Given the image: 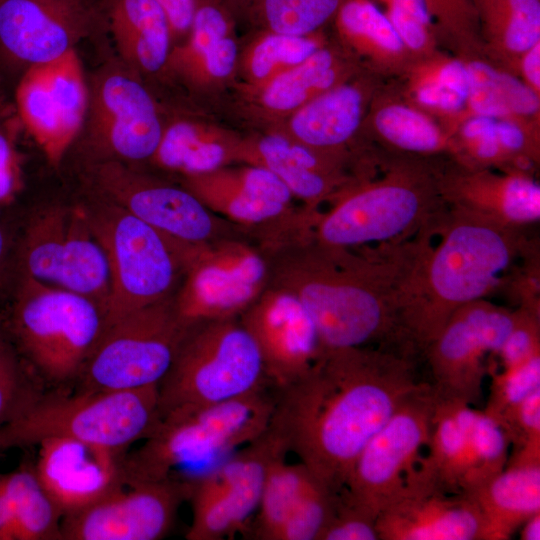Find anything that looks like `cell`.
Segmentation results:
<instances>
[{
	"label": "cell",
	"instance_id": "1",
	"mask_svg": "<svg viewBox=\"0 0 540 540\" xmlns=\"http://www.w3.org/2000/svg\"><path fill=\"white\" fill-rule=\"evenodd\" d=\"M420 361L383 347L325 349L304 376L277 391L270 425L317 481L339 492L368 441L428 382Z\"/></svg>",
	"mask_w": 540,
	"mask_h": 540
},
{
	"label": "cell",
	"instance_id": "2",
	"mask_svg": "<svg viewBox=\"0 0 540 540\" xmlns=\"http://www.w3.org/2000/svg\"><path fill=\"white\" fill-rule=\"evenodd\" d=\"M424 238L357 248L328 246L309 226L263 243L268 285L293 294L325 349L383 347L415 355L403 327L407 281Z\"/></svg>",
	"mask_w": 540,
	"mask_h": 540
},
{
	"label": "cell",
	"instance_id": "3",
	"mask_svg": "<svg viewBox=\"0 0 540 540\" xmlns=\"http://www.w3.org/2000/svg\"><path fill=\"white\" fill-rule=\"evenodd\" d=\"M524 230L447 207L407 283L404 332L421 359L458 308L500 287L531 240Z\"/></svg>",
	"mask_w": 540,
	"mask_h": 540
},
{
	"label": "cell",
	"instance_id": "4",
	"mask_svg": "<svg viewBox=\"0 0 540 540\" xmlns=\"http://www.w3.org/2000/svg\"><path fill=\"white\" fill-rule=\"evenodd\" d=\"M442 157L382 149L376 169L344 190L310 221L311 236L328 246L357 248L404 241L437 226L447 209L439 191Z\"/></svg>",
	"mask_w": 540,
	"mask_h": 540
},
{
	"label": "cell",
	"instance_id": "5",
	"mask_svg": "<svg viewBox=\"0 0 540 540\" xmlns=\"http://www.w3.org/2000/svg\"><path fill=\"white\" fill-rule=\"evenodd\" d=\"M277 391L268 386L226 402L165 412L144 443L125 454L124 483L178 478L181 469L197 464H210L211 469L220 457L267 429Z\"/></svg>",
	"mask_w": 540,
	"mask_h": 540
},
{
	"label": "cell",
	"instance_id": "6",
	"mask_svg": "<svg viewBox=\"0 0 540 540\" xmlns=\"http://www.w3.org/2000/svg\"><path fill=\"white\" fill-rule=\"evenodd\" d=\"M158 385L132 390L43 393L0 427V448H25L62 437L127 453L160 418Z\"/></svg>",
	"mask_w": 540,
	"mask_h": 540
},
{
	"label": "cell",
	"instance_id": "7",
	"mask_svg": "<svg viewBox=\"0 0 540 540\" xmlns=\"http://www.w3.org/2000/svg\"><path fill=\"white\" fill-rule=\"evenodd\" d=\"M273 386L259 347L239 317L192 324L158 384V409L226 402Z\"/></svg>",
	"mask_w": 540,
	"mask_h": 540
},
{
	"label": "cell",
	"instance_id": "8",
	"mask_svg": "<svg viewBox=\"0 0 540 540\" xmlns=\"http://www.w3.org/2000/svg\"><path fill=\"white\" fill-rule=\"evenodd\" d=\"M87 214L109 267L104 328L173 296L183 274L185 242L159 232L109 201L87 209Z\"/></svg>",
	"mask_w": 540,
	"mask_h": 540
},
{
	"label": "cell",
	"instance_id": "9",
	"mask_svg": "<svg viewBox=\"0 0 540 540\" xmlns=\"http://www.w3.org/2000/svg\"><path fill=\"white\" fill-rule=\"evenodd\" d=\"M104 329L92 299L27 275L18 287L12 330L35 370L51 384L78 380Z\"/></svg>",
	"mask_w": 540,
	"mask_h": 540
},
{
	"label": "cell",
	"instance_id": "10",
	"mask_svg": "<svg viewBox=\"0 0 540 540\" xmlns=\"http://www.w3.org/2000/svg\"><path fill=\"white\" fill-rule=\"evenodd\" d=\"M182 265L172 301L186 326L240 317L268 285L265 249L250 232L210 243H185Z\"/></svg>",
	"mask_w": 540,
	"mask_h": 540
},
{
	"label": "cell",
	"instance_id": "11",
	"mask_svg": "<svg viewBox=\"0 0 540 540\" xmlns=\"http://www.w3.org/2000/svg\"><path fill=\"white\" fill-rule=\"evenodd\" d=\"M172 297L106 326L78 378V390H132L158 385L188 330Z\"/></svg>",
	"mask_w": 540,
	"mask_h": 540
},
{
	"label": "cell",
	"instance_id": "12",
	"mask_svg": "<svg viewBox=\"0 0 540 540\" xmlns=\"http://www.w3.org/2000/svg\"><path fill=\"white\" fill-rule=\"evenodd\" d=\"M24 275L96 302L103 311L110 274L87 209L54 206L30 220L22 242Z\"/></svg>",
	"mask_w": 540,
	"mask_h": 540
},
{
	"label": "cell",
	"instance_id": "13",
	"mask_svg": "<svg viewBox=\"0 0 540 540\" xmlns=\"http://www.w3.org/2000/svg\"><path fill=\"white\" fill-rule=\"evenodd\" d=\"M288 448L270 425L256 439L192 480L188 540H222L249 530L273 462Z\"/></svg>",
	"mask_w": 540,
	"mask_h": 540
},
{
	"label": "cell",
	"instance_id": "14",
	"mask_svg": "<svg viewBox=\"0 0 540 540\" xmlns=\"http://www.w3.org/2000/svg\"><path fill=\"white\" fill-rule=\"evenodd\" d=\"M515 312L485 298L458 308L422 355L437 398L477 405L483 380L514 323Z\"/></svg>",
	"mask_w": 540,
	"mask_h": 540
},
{
	"label": "cell",
	"instance_id": "15",
	"mask_svg": "<svg viewBox=\"0 0 540 540\" xmlns=\"http://www.w3.org/2000/svg\"><path fill=\"white\" fill-rule=\"evenodd\" d=\"M437 397L430 384L411 393L358 455L344 489L379 514L418 469L427 446Z\"/></svg>",
	"mask_w": 540,
	"mask_h": 540
},
{
	"label": "cell",
	"instance_id": "16",
	"mask_svg": "<svg viewBox=\"0 0 540 540\" xmlns=\"http://www.w3.org/2000/svg\"><path fill=\"white\" fill-rule=\"evenodd\" d=\"M19 118L57 166L79 134L89 96L81 61L72 49L44 63L28 66L15 91Z\"/></svg>",
	"mask_w": 540,
	"mask_h": 540
},
{
	"label": "cell",
	"instance_id": "17",
	"mask_svg": "<svg viewBox=\"0 0 540 540\" xmlns=\"http://www.w3.org/2000/svg\"><path fill=\"white\" fill-rule=\"evenodd\" d=\"M192 481L167 478L123 484L61 521V540H159L190 498Z\"/></svg>",
	"mask_w": 540,
	"mask_h": 540
},
{
	"label": "cell",
	"instance_id": "18",
	"mask_svg": "<svg viewBox=\"0 0 540 540\" xmlns=\"http://www.w3.org/2000/svg\"><path fill=\"white\" fill-rule=\"evenodd\" d=\"M96 180L109 202L173 239L204 244L248 232L214 213L185 187L149 180L116 163L100 167Z\"/></svg>",
	"mask_w": 540,
	"mask_h": 540
},
{
	"label": "cell",
	"instance_id": "19",
	"mask_svg": "<svg viewBox=\"0 0 540 540\" xmlns=\"http://www.w3.org/2000/svg\"><path fill=\"white\" fill-rule=\"evenodd\" d=\"M184 186L210 210L249 231L260 242L305 221L307 211L272 171L250 164L185 178Z\"/></svg>",
	"mask_w": 540,
	"mask_h": 540
},
{
	"label": "cell",
	"instance_id": "20",
	"mask_svg": "<svg viewBox=\"0 0 540 540\" xmlns=\"http://www.w3.org/2000/svg\"><path fill=\"white\" fill-rule=\"evenodd\" d=\"M239 318L255 339L277 390L304 376L324 351L309 314L282 288L267 285Z\"/></svg>",
	"mask_w": 540,
	"mask_h": 540
},
{
	"label": "cell",
	"instance_id": "21",
	"mask_svg": "<svg viewBox=\"0 0 540 540\" xmlns=\"http://www.w3.org/2000/svg\"><path fill=\"white\" fill-rule=\"evenodd\" d=\"M99 19L94 0H0V49L28 66L54 60Z\"/></svg>",
	"mask_w": 540,
	"mask_h": 540
},
{
	"label": "cell",
	"instance_id": "22",
	"mask_svg": "<svg viewBox=\"0 0 540 540\" xmlns=\"http://www.w3.org/2000/svg\"><path fill=\"white\" fill-rule=\"evenodd\" d=\"M379 540H485V522L465 493L447 492L418 469L377 516Z\"/></svg>",
	"mask_w": 540,
	"mask_h": 540
},
{
	"label": "cell",
	"instance_id": "23",
	"mask_svg": "<svg viewBox=\"0 0 540 540\" xmlns=\"http://www.w3.org/2000/svg\"><path fill=\"white\" fill-rule=\"evenodd\" d=\"M38 447L35 473L63 517L125 484L126 453L62 437L44 439Z\"/></svg>",
	"mask_w": 540,
	"mask_h": 540
},
{
	"label": "cell",
	"instance_id": "24",
	"mask_svg": "<svg viewBox=\"0 0 540 540\" xmlns=\"http://www.w3.org/2000/svg\"><path fill=\"white\" fill-rule=\"evenodd\" d=\"M88 109L90 130L100 148L126 160L153 157L164 129L152 97L132 76L122 72L102 76Z\"/></svg>",
	"mask_w": 540,
	"mask_h": 540
},
{
	"label": "cell",
	"instance_id": "25",
	"mask_svg": "<svg viewBox=\"0 0 540 540\" xmlns=\"http://www.w3.org/2000/svg\"><path fill=\"white\" fill-rule=\"evenodd\" d=\"M438 184L449 208L515 228L539 221L540 186L533 175L467 167L447 157Z\"/></svg>",
	"mask_w": 540,
	"mask_h": 540
},
{
	"label": "cell",
	"instance_id": "26",
	"mask_svg": "<svg viewBox=\"0 0 540 540\" xmlns=\"http://www.w3.org/2000/svg\"><path fill=\"white\" fill-rule=\"evenodd\" d=\"M381 78L368 69L313 98L292 113L288 136L312 149L352 160L347 147L384 84Z\"/></svg>",
	"mask_w": 540,
	"mask_h": 540
},
{
	"label": "cell",
	"instance_id": "27",
	"mask_svg": "<svg viewBox=\"0 0 540 540\" xmlns=\"http://www.w3.org/2000/svg\"><path fill=\"white\" fill-rule=\"evenodd\" d=\"M241 155L272 171L313 214L359 180L346 171L352 160L312 149L282 134L262 137L254 150H243Z\"/></svg>",
	"mask_w": 540,
	"mask_h": 540
},
{
	"label": "cell",
	"instance_id": "28",
	"mask_svg": "<svg viewBox=\"0 0 540 540\" xmlns=\"http://www.w3.org/2000/svg\"><path fill=\"white\" fill-rule=\"evenodd\" d=\"M465 494L483 515L485 540L510 539L540 512V456L510 455L503 471Z\"/></svg>",
	"mask_w": 540,
	"mask_h": 540
},
{
	"label": "cell",
	"instance_id": "29",
	"mask_svg": "<svg viewBox=\"0 0 540 540\" xmlns=\"http://www.w3.org/2000/svg\"><path fill=\"white\" fill-rule=\"evenodd\" d=\"M367 117L383 150L420 157L451 158L454 154L453 135L432 116L409 103L397 87L383 84Z\"/></svg>",
	"mask_w": 540,
	"mask_h": 540
},
{
	"label": "cell",
	"instance_id": "30",
	"mask_svg": "<svg viewBox=\"0 0 540 540\" xmlns=\"http://www.w3.org/2000/svg\"><path fill=\"white\" fill-rule=\"evenodd\" d=\"M334 20L342 41L383 78L401 76L414 61L373 0H343Z\"/></svg>",
	"mask_w": 540,
	"mask_h": 540
},
{
	"label": "cell",
	"instance_id": "31",
	"mask_svg": "<svg viewBox=\"0 0 540 540\" xmlns=\"http://www.w3.org/2000/svg\"><path fill=\"white\" fill-rule=\"evenodd\" d=\"M459 57L466 65L470 80L467 117L485 116L540 126V95L517 75L483 53Z\"/></svg>",
	"mask_w": 540,
	"mask_h": 540
},
{
	"label": "cell",
	"instance_id": "32",
	"mask_svg": "<svg viewBox=\"0 0 540 540\" xmlns=\"http://www.w3.org/2000/svg\"><path fill=\"white\" fill-rule=\"evenodd\" d=\"M107 19L117 49L129 65L145 72L165 66L172 35L155 0H109Z\"/></svg>",
	"mask_w": 540,
	"mask_h": 540
},
{
	"label": "cell",
	"instance_id": "33",
	"mask_svg": "<svg viewBox=\"0 0 540 540\" xmlns=\"http://www.w3.org/2000/svg\"><path fill=\"white\" fill-rule=\"evenodd\" d=\"M483 53L515 73L519 57L540 42V0H476Z\"/></svg>",
	"mask_w": 540,
	"mask_h": 540
},
{
	"label": "cell",
	"instance_id": "34",
	"mask_svg": "<svg viewBox=\"0 0 540 540\" xmlns=\"http://www.w3.org/2000/svg\"><path fill=\"white\" fill-rule=\"evenodd\" d=\"M356 72L352 60L324 45L302 63L265 83L261 101L270 111L293 113L323 92L354 77Z\"/></svg>",
	"mask_w": 540,
	"mask_h": 540
},
{
	"label": "cell",
	"instance_id": "35",
	"mask_svg": "<svg viewBox=\"0 0 540 540\" xmlns=\"http://www.w3.org/2000/svg\"><path fill=\"white\" fill-rule=\"evenodd\" d=\"M240 154L241 148H235L203 127L179 121L163 130L152 159L187 178L223 168Z\"/></svg>",
	"mask_w": 540,
	"mask_h": 540
},
{
	"label": "cell",
	"instance_id": "36",
	"mask_svg": "<svg viewBox=\"0 0 540 540\" xmlns=\"http://www.w3.org/2000/svg\"><path fill=\"white\" fill-rule=\"evenodd\" d=\"M189 32L187 45L176 51L177 65L185 72L214 78L230 75L238 50L222 9L211 3H198Z\"/></svg>",
	"mask_w": 540,
	"mask_h": 540
},
{
	"label": "cell",
	"instance_id": "37",
	"mask_svg": "<svg viewBox=\"0 0 540 540\" xmlns=\"http://www.w3.org/2000/svg\"><path fill=\"white\" fill-rule=\"evenodd\" d=\"M426 448L418 467L420 476L447 492L462 493L468 441L452 401L437 398Z\"/></svg>",
	"mask_w": 540,
	"mask_h": 540
},
{
	"label": "cell",
	"instance_id": "38",
	"mask_svg": "<svg viewBox=\"0 0 540 540\" xmlns=\"http://www.w3.org/2000/svg\"><path fill=\"white\" fill-rule=\"evenodd\" d=\"M4 475L16 529V540H61L62 513L39 481L34 467Z\"/></svg>",
	"mask_w": 540,
	"mask_h": 540
},
{
	"label": "cell",
	"instance_id": "39",
	"mask_svg": "<svg viewBox=\"0 0 540 540\" xmlns=\"http://www.w3.org/2000/svg\"><path fill=\"white\" fill-rule=\"evenodd\" d=\"M316 479L304 464H288L286 457L269 468L257 515L249 532L253 539L276 540L295 505Z\"/></svg>",
	"mask_w": 540,
	"mask_h": 540
},
{
	"label": "cell",
	"instance_id": "40",
	"mask_svg": "<svg viewBox=\"0 0 540 540\" xmlns=\"http://www.w3.org/2000/svg\"><path fill=\"white\" fill-rule=\"evenodd\" d=\"M468 441V463L462 493L499 474L508 461L509 440L502 427L484 411L452 401Z\"/></svg>",
	"mask_w": 540,
	"mask_h": 540
},
{
	"label": "cell",
	"instance_id": "41",
	"mask_svg": "<svg viewBox=\"0 0 540 540\" xmlns=\"http://www.w3.org/2000/svg\"><path fill=\"white\" fill-rule=\"evenodd\" d=\"M324 46L318 37L270 32L252 48L247 60L249 75L263 85L305 61Z\"/></svg>",
	"mask_w": 540,
	"mask_h": 540
},
{
	"label": "cell",
	"instance_id": "42",
	"mask_svg": "<svg viewBox=\"0 0 540 540\" xmlns=\"http://www.w3.org/2000/svg\"><path fill=\"white\" fill-rule=\"evenodd\" d=\"M434 23L439 43L457 56L483 53L476 0H423Z\"/></svg>",
	"mask_w": 540,
	"mask_h": 540
},
{
	"label": "cell",
	"instance_id": "43",
	"mask_svg": "<svg viewBox=\"0 0 540 540\" xmlns=\"http://www.w3.org/2000/svg\"><path fill=\"white\" fill-rule=\"evenodd\" d=\"M343 0H256L270 32L307 36L333 19Z\"/></svg>",
	"mask_w": 540,
	"mask_h": 540
},
{
	"label": "cell",
	"instance_id": "44",
	"mask_svg": "<svg viewBox=\"0 0 540 540\" xmlns=\"http://www.w3.org/2000/svg\"><path fill=\"white\" fill-rule=\"evenodd\" d=\"M414 60L438 50V36L423 0H373Z\"/></svg>",
	"mask_w": 540,
	"mask_h": 540
},
{
	"label": "cell",
	"instance_id": "45",
	"mask_svg": "<svg viewBox=\"0 0 540 540\" xmlns=\"http://www.w3.org/2000/svg\"><path fill=\"white\" fill-rule=\"evenodd\" d=\"M491 376L490 394L483 410L499 422L506 414L540 389V355L497 372L491 363L488 372Z\"/></svg>",
	"mask_w": 540,
	"mask_h": 540
},
{
	"label": "cell",
	"instance_id": "46",
	"mask_svg": "<svg viewBox=\"0 0 540 540\" xmlns=\"http://www.w3.org/2000/svg\"><path fill=\"white\" fill-rule=\"evenodd\" d=\"M339 492L315 480L277 534L276 540H319L332 518Z\"/></svg>",
	"mask_w": 540,
	"mask_h": 540
},
{
	"label": "cell",
	"instance_id": "47",
	"mask_svg": "<svg viewBox=\"0 0 540 540\" xmlns=\"http://www.w3.org/2000/svg\"><path fill=\"white\" fill-rule=\"evenodd\" d=\"M42 392L0 339V427L18 417Z\"/></svg>",
	"mask_w": 540,
	"mask_h": 540
},
{
	"label": "cell",
	"instance_id": "48",
	"mask_svg": "<svg viewBox=\"0 0 540 540\" xmlns=\"http://www.w3.org/2000/svg\"><path fill=\"white\" fill-rule=\"evenodd\" d=\"M376 520L377 514L352 500L343 488L319 540H379Z\"/></svg>",
	"mask_w": 540,
	"mask_h": 540
},
{
	"label": "cell",
	"instance_id": "49",
	"mask_svg": "<svg viewBox=\"0 0 540 540\" xmlns=\"http://www.w3.org/2000/svg\"><path fill=\"white\" fill-rule=\"evenodd\" d=\"M514 312L513 326L497 354L503 368L540 355V309L518 306Z\"/></svg>",
	"mask_w": 540,
	"mask_h": 540
},
{
	"label": "cell",
	"instance_id": "50",
	"mask_svg": "<svg viewBox=\"0 0 540 540\" xmlns=\"http://www.w3.org/2000/svg\"><path fill=\"white\" fill-rule=\"evenodd\" d=\"M504 430L511 453H540V389L497 422Z\"/></svg>",
	"mask_w": 540,
	"mask_h": 540
},
{
	"label": "cell",
	"instance_id": "51",
	"mask_svg": "<svg viewBox=\"0 0 540 540\" xmlns=\"http://www.w3.org/2000/svg\"><path fill=\"white\" fill-rule=\"evenodd\" d=\"M22 187V164L13 133L0 126V209L11 204Z\"/></svg>",
	"mask_w": 540,
	"mask_h": 540
},
{
	"label": "cell",
	"instance_id": "52",
	"mask_svg": "<svg viewBox=\"0 0 540 540\" xmlns=\"http://www.w3.org/2000/svg\"><path fill=\"white\" fill-rule=\"evenodd\" d=\"M165 13L171 35L189 32L198 5L197 0H155Z\"/></svg>",
	"mask_w": 540,
	"mask_h": 540
},
{
	"label": "cell",
	"instance_id": "53",
	"mask_svg": "<svg viewBox=\"0 0 540 540\" xmlns=\"http://www.w3.org/2000/svg\"><path fill=\"white\" fill-rule=\"evenodd\" d=\"M515 73L534 93L540 95V42L519 57Z\"/></svg>",
	"mask_w": 540,
	"mask_h": 540
},
{
	"label": "cell",
	"instance_id": "54",
	"mask_svg": "<svg viewBox=\"0 0 540 540\" xmlns=\"http://www.w3.org/2000/svg\"><path fill=\"white\" fill-rule=\"evenodd\" d=\"M0 540H16L14 512L3 474H0Z\"/></svg>",
	"mask_w": 540,
	"mask_h": 540
},
{
	"label": "cell",
	"instance_id": "55",
	"mask_svg": "<svg viewBox=\"0 0 540 540\" xmlns=\"http://www.w3.org/2000/svg\"><path fill=\"white\" fill-rule=\"evenodd\" d=\"M520 538L522 540L540 539V512L529 517L522 525Z\"/></svg>",
	"mask_w": 540,
	"mask_h": 540
},
{
	"label": "cell",
	"instance_id": "56",
	"mask_svg": "<svg viewBox=\"0 0 540 540\" xmlns=\"http://www.w3.org/2000/svg\"><path fill=\"white\" fill-rule=\"evenodd\" d=\"M6 248H7V243H6L5 233L2 227L0 226V270L5 259Z\"/></svg>",
	"mask_w": 540,
	"mask_h": 540
}]
</instances>
